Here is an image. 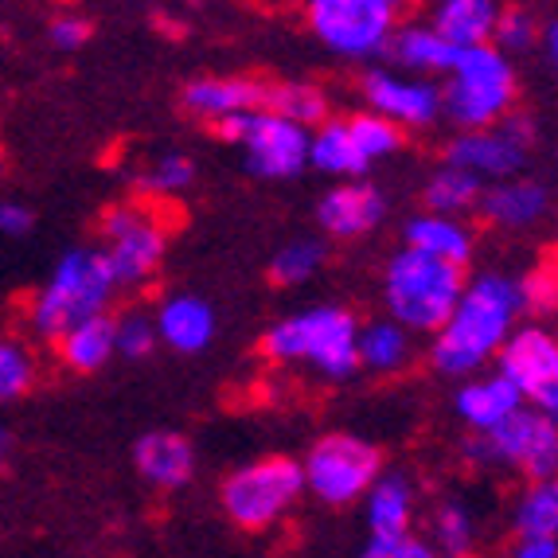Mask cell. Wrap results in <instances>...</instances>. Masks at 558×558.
Segmentation results:
<instances>
[{
    "label": "cell",
    "mask_w": 558,
    "mask_h": 558,
    "mask_svg": "<svg viewBox=\"0 0 558 558\" xmlns=\"http://www.w3.org/2000/svg\"><path fill=\"white\" fill-rule=\"evenodd\" d=\"M520 317L523 301L515 278L496 270L476 274L473 281H465L449 320L434 332L429 363L441 375H469L473 379L484 363L496 360V352L520 325Z\"/></svg>",
    "instance_id": "1"
},
{
    "label": "cell",
    "mask_w": 558,
    "mask_h": 558,
    "mask_svg": "<svg viewBox=\"0 0 558 558\" xmlns=\"http://www.w3.org/2000/svg\"><path fill=\"white\" fill-rule=\"evenodd\" d=\"M465 270L434 262L426 254H414L402 246L383 274V298H387V313L399 328L407 332L434 336L449 320V313L461 301L465 289Z\"/></svg>",
    "instance_id": "2"
},
{
    "label": "cell",
    "mask_w": 558,
    "mask_h": 558,
    "mask_svg": "<svg viewBox=\"0 0 558 558\" xmlns=\"http://www.w3.org/2000/svg\"><path fill=\"white\" fill-rule=\"evenodd\" d=\"M113 293H118V281H113L102 251H94V246L66 251L56 262L51 278L44 281V289L32 298V328L47 340H59L71 325L106 313Z\"/></svg>",
    "instance_id": "3"
},
{
    "label": "cell",
    "mask_w": 558,
    "mask_h": 558,
    "mask_svg": "<svg viewBox=\"0 0 558 558\" xmlns=\"http://www.w3.org/2000/svg\"><path fill=\"white\" fill-rule=\"evenodd\" d=\"M355 336H360V325L348 308L320 305L278 320L262 336V352L278 363H313L328 379H348L352 372H360Z\"/></svg>",
    "instance_id": "4"
},
{
    "label": "cell",
    "mask_w": 558,
    "mask_h": 558,
    "mask_svg": "<svg viewBox=\"0 0 558 558\" xmlns=\"http://www.w3.org/2000/svg\"><path fill=\"white\" fill-rule=\"evenodd\" d=\"M515 106V71L493 44L457 51L449 66V86L441 90V113L465 133L493 130Z\"/></svg>",
    "instance_id": "5"
},
{
    "label": "cell",
    "mask_w": 558,
    "mask_h": 558,
    "mask_svg": "<svg viewBox=\"0 0 558 558\" xmlns=\"http://www.w3.org/2000/svg\"><path fill=\"white\" fill-rule=\"evenodd\" d=\"M301 493H305V481H301L298 457L270 453L262 461L234 469L219 488V504H223L227 520L234 527L266 531L298 504Z\"/></svg>",
    "instance_id": "6"
},
{
    "label": "cell",
    "mask_w": 558,
    "mask_h": 558,
    "mask_svg": "<svg viewBox=\"0 0 558 558\" xmlns=\"http://www.w3.org/2000/svg\"><path fill=\"white\" fill-rule=\"evenodd\" d=\"M465 457L473 465H508L520 469L531 484H547L558 469V426L550 414L520 407L496 429L473 434L465 441Z\"/></svg>",
    "instance_id": "7"
},
{
    "label": "cell",
    "mask_w": 558,
    "mask_h": 558,
    "mask_svg": "<svg viewBox=\"0 0 558 558\" xmlns=\"http://www.w3.org/2000/svg\"><path fill=\"white\" fill-rule=\"evenodd\" d=\"M383 476V449L355 434H325L301 461L305 493L317 500L344 508L372 493V484Z\"/></svg>",
    "instance_id": "8"
},
{
    "label": "cell",
    "mask_w": 558,
    "mask_h": 558,
    "mask_svg": "<svg viewBox=\"0 0 558 558\" xmlns=\"http://www.w3.org/2000/svg\"><path fill=\"white\" fill-rule=\"evenodd\" d=\"M308 28L340 59L387 56L402 9L395 0H313L305 9Z\"/></svg>",
    "instance_id": "9"
},
{
    "label": "cell",
    "mask_w": 558,
    "mask_h": 558,
    "mask_svg": "<svg viewBox=\"0 0 558 558\" xmlns=\"http://www.w3.org/2000/svg\"><path fill=\"white\" fill-rule=\"evenodd\" d=\"M215 133L239 145L251 177L258 180H293L308 168V133L313 130H301L293 121L274 118L266 110L215 121Z\"/></svg>",
    "instance_id": "10"
},
{
    "label": "cell",
    "mask_w": 558,
    "mask_h": 558,
    "mask_svg": "<svg viewBox=\"0 0 558 558\" xmlns=\"http://www.w3.org/2000/svg\"><path fill=\"white\" fill-rule=\"evenodd\" d=\"M496 375L512 383L523 407L555 418L558 410V340L543 325H515L496 352Z\"/></svg>",
    "instance_id": "11"
},
{
    "label": "cell",
    "mask_w": 558,
    "mask_h": 558,
    "mask_svg": "<svg viewBox=\"0 0 558 558\" xmlns=\"http://www.w3.org/2000/svg\"><path fill=\"white\" fill-rule=\"evenodd\" d=\"M102 234H106V262H110L113 281L121 286H137L160 266L168 251L165 227L153 219L141 204H118L102 215Z\"/></svg>",
    "instance_id": "12"
},
{
    "label": "cell",
    "mask_w": 558,
    "mask_h": 558,
    "mask_svg": "<svg viewBox=\"0 0 558 558\" xmlns=\"http://www.w3.org/2000/svg\"><path fill=\"white\" fill-rule=\"evenodd\" d=\"M363 94L372 102V113L387 118L399 130H422L441 118V90L429 78L395 75V71H367Z\"/></svg>",
    "instance_id": "13"
},
{
    "label": "cell",
    "mask_w": 558,
    "mask_h": 558,
    "mask_svg": "<svg viewBox=\"0 0 558 558\" xmlns=\"http://www.w3.org/2000/svg\"><path fill=\"white\" fill-rule=\"evenodd\" d=\"M387 215V196L367 180H352V184L328 187L317 204V223L332 239H360L372 234Z\"/></svg>",
    "instance_id": "14"
},
{
    "label": "cell",
    "mask_w": 558,
    "mask_h": 558,
    "mask_svg": "<svg viewBox=\"0 0 558 558\" xmlns=\"http://www.w3.org/2000/svg\"><path fill=\"white\" fill-rule=\"evenodd\" d=\"M266 90H270V78L207 75V78H192L184 86V106L207 121H223L234 118V113L266 110Z\"/></svg>",
    "instance_id": "15"
},
{
    "label": "cell",
    "mask_w": 558,
    "mask_h": 558,
    "mask_svg": "<svg viewBox=\"0 0 558 558\" xmlns=\"http://www.w3.org/2000/svg\"><path fill=\"white\" fill-rule=\"evenodd\" d=\"M449 168H461L476 180H515L523 165H527V149H520L512 137H504L500 130H476L461 133L446 153Z\"/></svg>",
    "instance_id": "16"
},
{
    "label": "cell",
    "mask_w": 558,
    "mask_h": 558,
    "mask_svg": "<svg viewBox=\"0 0 558 558\" xmlns=\"http://www.w3.org/2000/svg\"><path fill=\"white\" fill-rule=\"evenodd\" d=\"M133 465H137L145 484L165 488V493H177L196 473V449H192V441L184 434L153 429V434H141L133 441Z\"/></svg>",
    "instance_id": "17"
},
{
    "label": "cell",
    "mask_w": 558,
    "mask_h": 558,
    "mask_svg": "<svg viewBox=\"0 0 558 558\" xmlns=\"http://www.w3.org/2000/svg\"><path fill=\"white\" fill-rule=\"evenodd\" d=\"M153 328H157V340H165L172 352L196 355L215 340V308L196 293H177L160 305Z\"/></svg>",
    "instance_id": "18"
},
{
    "label": "cell",
    "mask_w": 558,
    "mask_h": 558,
    "mask_svg": "<svg viewBox=\"0 0 558 558\" xmlns=\"http://www.w3.org/2000/svg\"><path fill=\"white\" fill-rule=\"evenodd\" d=\"M481 215L493 227L504 231H527L547 215L550 196L547 187L535 184V180H500V184L484 187L481 192Z\"/></svg>",
    "instance_id": "19"
},
{
    "label": "cell",
    "mask_w": 558,
    "mask_h": 558,
    "mask_svg": "<svg viewBox=\"0 0 558 558\" xmlns=\"http://www.w3.org/2000/svg\"><path fill=\"white\" fill-rule=\"evenodd\" d=\"M523 407V399L515 395L512 383H504L500 375H473L461 383V391L453 399L457 418L465 422L473 434H488L500 422H508L515 410Z\"/></svg>",
    "instance_id": "20"
},
{
    "label": "cell",
    "mask_w": 558,
    "mask_h": 558,
    "mask_svg": "<svg viewBox=\"0 0 558 558\" xmlns=\"http://www.w3.org/2000/svg\"><path fill=\"white\" fill-rule=\"evenodd\" d=\"M407 239V251L426 254L434 262H446V266H457L465 270L473 262V231H469L461 219H441V215H414L402 231Z\"/></svg>",
    "instance_id": "21"
},
{
    "label": "cell",
    "mask_w": 558,
    "mask_h": 558,
    "mask_svg": "<svg viewBox=\"0 0 558 558\" xmlns=\"http://www.w3.org/2000/svg\"><path fill=\"white\" fill-rule=\"evenodd\" d=\"M500 9L504 4H496V0H446L434 9L429 28L438 32L453 51H465V47H481L493 39Z\"/></svg>",
    "instance_id": "22"
},
{
    "label": "cell",
    "mask_w": 558,
    "mask_h": 558,
    "mask_svg": "<svg viewBox=\"0 0 558 558\" xmlns=\"http://www.w3.org/2000/svg\"><path fill=\"white\" fill-rule=\"evenodd\" d=\"M387 56H395V63L402 71H410V78H422V75H449L457 51L429 24H399L391 44H387Z\"/></svg>",
    "instance_id": "23"
},
{
    "label": "cell",
    "mask_w": 558,
    "mask_h": 558,
    "mask_svg": "<svg viewBox=\"0 0 558 558\" xmlns=\"http://www.w3.org/2000/svg\"><path fill=\"white\" fill-rule=\"evenodd\" d=\"M59 360L78 375H94L102 372L106 363L113 360V317L110 313H98V317H86L78 325H71L63 336L56 340Z\"/></svg>",
    "instance_id": "24"
},
{
    "label": "cell",
    "mask_w": 558,
    "mask_h": 558,
    "mask_svg": "<svg viewBox=\"0 0 558 558\" xmlns=\"http://www.w3.org/2000/svg\"><path fill=\"white\" fill-rule=\"evenodd\" d=\"M363 500H367V527H372V535L407 539L410 523H414V488H410L407 476L383 473Z\"/></svg>",
    "instance_id": "25"
},
{
    "label": "cell",
    "mask_w": 558,
    "mask_h": 558,
    "mask_svg": "<svg viewBox=\"0 0 558 558\" xmlns=\"http://www.w3.org/2000/svg\"><path fill=\"white\" fill-rule=\"evenodd\" d=\"M308 165L325 177H363L372 168L355 153L344 118H328L325 125H317V133H308Z\"/></svg>",
    "instance_id": "26"
},
{
    "label": "cell",
    "mask_w": 558,
    "mask_h": 558,
    "mask_svg": "<svg viewBox=\"0 0 558 558\" xmlns=\"http://www.w3.org/2000/svg\"><path fill=\"white\" fill-rule=\"evenodd\" d=\"M355 360L375 375L399 372L402 363L410 360V332L395 325V320H372L355 336Z\"/></svg>",
    "instance_id": "27"
},
{
    "label": "cell",
    "mask_w": 558,
    "mask_h": 558,
    "mask_svg": "<svg viewBox=\"0 0 558 558\" xmlns=\"http://www.w3.org/2000/svg\"><path fill=\"white\" fill-rule=\"evenodd\" d=\"M481 192H484V180L469 177L461 168L441 165L438 172L426 180V187H422V204H426L429 215L457 219V215L473 211V207L481 204Z\"/></svg>",
    "instance_id": "28"
},
{
    "label": "cell",
    "mask_w": 558,
    "mask_h": 558,
    "mask_svg": "<svg viewBox=\"0 0 558 558\" xmlns=\"http://www.w3.org/2000/svg\"><path fill=\"white\" fill-rule=\"evenodd\" d=\"M266 113L308 130V125H325L328 121V98L313 83H270V90H266Z\"/></svg>",
    "instance_id": "29"
},
{
    "label": "cell",
    "mask_w": 558,
    "mask_h": 558,
    "mask_svg": "<svg viewBox=\"0 0 558 558\" xmlns=\"http://www.w3.org/2000/svg\"><path fill=\"white\" fill-rule=\"evenodd\" d=\"M558 531V488L555 481L527 484L515 504V535L520 539H555Z\"/></svg>",
    "instance_id": "30"
},
{
    "label": "cell",
    "mask_w": 558,
    "mask_h": 558,
    "mask_svg": "<svg viewBox=\"0 0 558 558\" xmlns=\"http://www.w3.org/2000/svg\"><path fill=\"white\" fill-rule=\"evenodd\" d=\"M476 520L465 504H441L434 512V543L429 550L438 558H473Z\"/></svg>",
    "instance_id": "31"
},
{
    "label": "cell",
    "mask_w": 558,
    "mask_h": 558,
    "mask_svg": "<svg viewBox=\"0 0 558 558\" xmlns=\"http://www.w3.org/2000/svg\"><path fill=\"white\" fill-rule=\"evenodd\" d=\"M348 125V137H352L355 153H360L367 165H375V160L383 157H395V153L402 149V130L399 125H391L387 118H379V113H355V118L344 121Z\"/></svg>",
    "instance_id": "32"
},
{
    "label": "cell",
    "mask_w": 558,
    "mask_h": 558,
    "mask_svg": "<svg viewBox=\"0 0 558 558\" xmlns=\"http://www.w3.org/2000/svg\"><path fill=\"white\" fill-rule=\"evenodd\" d=\"M328 246L320 239H298L281 246L270 262V281L274 286H305L313 274L325 266Z\"/></svg>",
    "instance_id": "33"
},
{
    "label": "cell",
    "mask_w": 558,
    "mask_h": 558,
    "mask_svg": "<svg viewBox=\"0 0 558 558\" xmlns=\"http://www.w3.org/2000/svg\"><path fill=\"white\" fill-rule=\"evenodd\" d=\"M488 44H493L504 59L523 56V51H531V47L539 44V16L527 9H500Z\"/></svg>",
    "instance_id": "34"
},
{
    "label": "cell",
    "mask_w": 558,
    "mask_h": 558,
    "mask_svg": "<svg viewBox=\"0 0 558 558\" xmlns=\"http://www.w3.org/2000/svg\"><path fill=\"white\" fill-rule=\"evenodd\" d=\"M36 383V363H32L28 348L20 340H0V402H16L32 391Z\"/></svg>",
    "instance_id": "35"
},
{
    "label": "cell",
    "mask_w": 558,
    "mask_h": 558,
    "mask_svg": "<svg viewBox=\"0 0 558 558\" xmlns=\"http://www.w3.org/2000/svg\"><path fill=\"white\" fill-rule=\"evenodd\" d=\"M192 180H196V165H192L184 153H165V157L153 160V165L141 172L137 187L149 192V196H172V192H184Z\"/></svg>",
    "instance_id": "36"
},
{
    "label": "cell",
    "mask_w": 558,
    "mask_h": 558,
    "mask_svg": "<svg viewBox=\"0 0 558 558\" xmlns=\"http://www.w3.org/2000/svg\"><path fill=\"white\" fill-rule=\"evenodd\" d=\"M157 344V328H153L149 317L130 313V317L113 320V352L125 355V360H149Z\"/></svg>",
    "instance_id": "37"
},
{
    "label": "cell",
    "mask_w": 558,
    "mask_h": 558,
    "mask_svg": "<svg viewBox=\"0 0 558 558\" xmlns=\"http://www.w3.org/2000/svg\"><path fill=\"white\" fill-rule=\"evenodd\" d=\"M94 36V24L83 16V12H59L51 24H47V39L59 47V51H78L86 47Z\"/></svg>",
    "instance_id": "38"
},
{
    "label": "cell",
    "mask_w": 558,
    "mask_h": 558,
    "mask_svg": "<svg viewBox=\"0 0 558 558\" xmlns=\"http://www.w3.org/2000/svg\"><path fill=\"white\" fill-rule=\"evenodd\" d=\"M515 286H520L523 313L527 308H543V313L555 308V266H535L527 278H515Z\"/></svg>",
    "instance_id": "39"
},
{
    "label": "cell",
    "mask_w": 558,
    "mask_h": 558,
    "mask_svg": "<svg viewBox=\"0 0 558 558\" xmlns=\"http://www.w3.org/2000/svg\"><path fill=\"white\" fill-rule=\"evenodd\" d=\"M32 227H36V215L24 204H0V234L24 239V234H32Z\"/></svg>",
    "instance_id": "40"
},
{
    "label": "cell",
    "mask_w": 558,
    "mask_h": 558,
    "mask_svg": "<svg viewBox=\"0 0 558 558\" xmlns=\"http://www.w3.org/2000/svg\"><path fill=\"white\" fill-rule=\"evenodd\" d=\"M500 133L504 137H512L520 149H531V145H535V121H531L527 113H508L504 125H500Z\"/></svg>",
    "instance_id": "41"
},
{
    "label": "cell",
    "mask_w": 558,
    "mask_h": 558,
    "mask_svg": "<svg viewBox=\"0 0 558 558\" xmlns=\"http://www.w3.org/2000/svg\"><path fill=\"white\" fill-rule=\"evenodd\" d=\"M512 558H558L555 539H520L512 550Z\"/></svg>",
    "instance_id": "42"
},
{
    "label": "cell",
    "mask_w": 558,
    "mask_h": 558,
    "mask_svg": "<svg viewBox=\"0 0 558 558\" xmlns=\"http://www.w3.org/2000/svg\"><path fill=\"white\" fill-rule=\"evenodd\" d=\"M407 539H391V535H372V539L363 543V555L360 558H395L399 555V547Z\"/></svg>",
    "instance_id": "43"
},
{
    "label": "cell",
    "mask_w": 558,
    "mask_h": 558,
    "mask_svg": "<svg viewBox=\"0 0 558 558\" xmlns=\"http://www.w3.org/2000/svg\"><path fill=\"white\" fill-rule=\"evenodd\" d=\"M539 32H543V59H547V63H558V20L555 16L543 20Z\"/></svg>",
    "instance_id": "44"
},
{
    "label": "cell",
    "mask_w": 558,
    "mask_h": 558,
    "mask_svg": "<svg viewBox=\"0 0 558 558\" xmlns=\"http://www.w3.org/2000/svg\"><path fill=\"white\" fill-rule=\"evenodd\" d=\"M395 558H438L434 550H429V543H422V539H414V535H407V543L399 547V555Z\"/></svg>",
    "instance_id": "45"
},
{
    "label": "cell",
    "mask_w": 558,
    "mask_h": 558,
    "mask_svg": "<svg viewBox=\"0 0 558 558\" xmlns=\"http://www.w3.org/2000/svg\"><path fill=\"white\" fill-rule=\"evenodd\" d=\"M9 449H12V434H9V429H0V461L9 457Z\"/></svg>",
    "instance_id": "46"
}]
</instances>
